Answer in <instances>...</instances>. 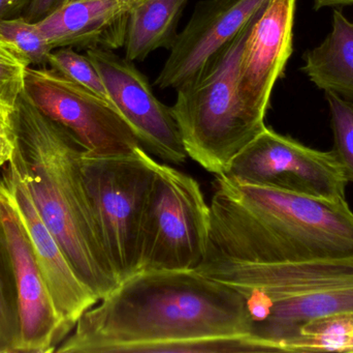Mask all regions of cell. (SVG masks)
<instances>
[{
	"mask_svg": "<svg viewBox=\"0 0 353 353\" xmlns=\"http://www.w3.org/2000/svg\"><path fill=\"white\" fill-rule=\"evenodd\" d=\"M244 296L196 269L137 271L87 310L58 353H144L159 344L251 334Z\"/></svg>",
	"mask_w": 353,
	"mask_h": 353,
	"instance_id": "obj_1",
	"label": "cell"
},
{
	"mask_svg": "<svg viewBox=\"0 0 353 353\" xmlns=\"http://www.w3.org/2000/svg\"><path fill=\"white\" fill-rule=\"evenodd\" d=\"M353 257V213L332 202L216 175L203 261L280 265Z\"/></svg>",
	"mask_w": 353,
	"mask_h": 353,
	"instance_id": "obj_2",
	"label": "cell"
},
{
	"mask_svg": "<svg viewBox=\"0 0 353 353\" xmlns=\"http://www.w3.org/2000/svg\"><path fill=\"white\" fill-rule=\"evenodd\" d=\"M6 120L14 144L10 163L74 273L101 300L120 282L105 252L83 180L80 158L84 149L23 91Z\"/></svg>",
	"mask_w": 353,
	"mask_h": 353,
	"instance_id": "obj_3",
	"label": "cell"
},
{
	"mask_svg": "<svg viewBox=\"0 0 353 353\" xmlns=\"http://www.w3.org/2000/svg\"><path fill=\"white\" fill-rule=\"evenodd\" d=\"M196 269L244 296L251 334L270 352H288L309 321L353 311V257L280 265L203 261Z\"/></svg>",
	"mask_w": 353,
	"mask_h": 353,
	"instance_id": "obj_4",
	"label": "cell"
},
{
	"mask_svg": "<svg viewBox=\"0 0 353 353\" xmlns=\"http://www.w3.org/2000/svg\"><path fill=\"white\" fill-rule=\"evenodd\" d=\"M261 12L195 80L176 88L170 107L187 155L215 176L228 173L236 155L267 126L247 109L236 89L241 53Z\"/></svg>",
	"mask_w": 353,
	"mask_h": 353,
	"instance_id": "obj_5",
	"label": "cell"
},
{
	"mask_svg": "<svg viewBox=\"0 0 353 353\" xmlns=\"http://www.w3.org/2000/svg\"><path fill=\"white\" fill-rule=\"evenodd\" d=\"M157 164L144 147L115 157L81 153L91 207L119 282L138 271L141 232Z\"/></svg>",
	"mask_w": 353,
	"mask_h": 353,
	"instance_id": "obj_6",
	"label": "cell"
},
{
	"mask_svg": "<svg viewBox=\"0 0 353 353\" xmlns=\"http://www.w3.org/2000/svg\"><path fill=\"white\" fill-rule=\"evenodd\" d=\"M210 205L199 182L157 164L141 232L138 271L196 269L207 254Z\"/></svg>",
	"mask_w": 353,
	"mask_h": 353,
	"instance_id": "obj_7",
	"label": "cell"
},
{
	"mask_svg": "<svg viewBox=\"0 0 353 353\" xmlns=\"http://www.w3.org/2000/svg\"><path fill=\"white\" fill-rule=\"evenodd\" d=\"M22 91L41 113L68 131L90 155H132L143 147L113 106L51 68H26Z\"/></svg>",
	"mask_w": 353,
	"mask_h": 353,
	"instance_id": "obj_8",
	"label": "cell"
},
{
	"mask_svg": "<svg viewBox=\"0 0 353 353\" xmlns=\"http://www.w3.org/2000/svg\"><path fill=\"white\" fill-rule=\"evenodd\" d=\"M225 175L311 198L347 201L348 182L332 151L311 149L268 126L236 155Z\"/></svg>",
	"mask_w": 353,
	"mask_h": 353,
	"instance_id": "obj_9",
	"label": "cell"
},
{
	"mask_svg": "<svg viewBox=\"0 0 353 353\" xmlns=\"http://www.w3.org/2000/svg\"><path fill=\"white\" fill-rule=\"evenodd\" d=\"M0 226L10 251L18 292L19 353L55 352L68 333L54 304L18 207L2 178Z\"/></svg>",
	"mask_w": 353,
	"mask_h": 353,
	"instance_id": "obj_10",
	"label": "cell"
},
{
	"mask_svg": "<svg viewBox=\"0 0 353 353\" xmlns=\"http://www.w3.org/2000/svg\"><path fill=\"white\" fill-rule=\"evenodd\" d=\"M86 55L103 78L116 111L143 147L163 161L184 163L188 155L171 108L155 97L148 79L134 62L101 48L86 50Z\"/></svg>",
	"mask_w": 353,
	"mask_h": 353,
	"instance_id": "obj_11",
	"label": "cell"
},
{
	"mask_svg": "<svg viewBox=\"0 0 353 353\" xmlns=\"http://www.w3.org/2000/svg\"><path fill=\"white\" fill-rule=\"evenodd\" d=\"M268 0H201L154 81L159 89L192 82L261 12Z\"/></svg>",
	"mask_w": 353,
	"mask_h": 353,
	"instance_id": "obj_12",
	"label": "cell"
},
{
	"mask_svg": "<svg viewBox=\"0 0 353 353\" xmlns=\"http://www.w3.org/2000/svg\"><path fill=\"white\" fill-rule=\"evenodd\" d=\"M296 0H268L241 53L236 89L247 109L265 120L276 83L294 51Z\"/></svg>",
	"mask_w": 353,
	"mask_h": 353,
	"instance_id": "obj_13",
	"label": "cell"
},
{
	"mask_svg": "<svg viewBox=\"0 0 353 353\" xmlns=\"http://www.w3.org/2000/svg\"><path fill=\"white\" fill-rule=\"evenodd\" d=\"M1 178L18 207L64 327L72 333L80 317L97 305L99 298L74 273L55 236L37 213L20 174L10 162Z\"/></svg>",
	"mask_w": 353,
	"mask_h": 353,
	"instance_id": "obj_14",
	"label": "cell"
},
{
	"mask_svg": "<svg viewBox=\"0 0 353 353\" xmlns=\"http://www.w3.org/2000/svg\"><path fill=\"white\" fill-rule=\"evenodd\" d=\"M132 2L70 0L37 23L52 50L124 47Z\"/></svg>",
	"mask_w": 353,
	"mask_h": 353,
	"instance_id": "obj_15",
	"label": "cell"
},
{
	"mask_svg": "<svg viewBox=\"0 0 353 353\" xmlns=\"http://www.w3.org/2000/svg\"><path fill=\"white\" fill-rule=\"evenodd\" d=\"M304 59L302 70L313 84L353 101V21L341 10H334L331 32Z\"/></svg>",
	"mask_w": 353,
	"mask_h": 353,
	"instance_id": "obj_16",
	"label": "cell"
},
{
	"mask_svg": "<svg viewBox=\"0 0 353 353\" xmlns=\"http://www.w3.org/2000/svg\"><path fill=\"white\" fill-rule=\"evenodd\" d=\"M189 0H136L132 2L126 30L125 58L142 62L159 49L171 50Z\"/></svg>",
	"mask_w": 353,
	"mask_h": 353,
	"instance_id": "obj_17",
	"label": "cell"
},
{
	"mask_svg": "<svg viewBox=\"0 0 353 353\" xmlns=\"http://www.w3.org/2000/svg\"><path fill=\"white\" fill-rule=\"evenodd\" d=\"M288 352L353 353V311L333 313L309 321Z\"/></svg>",
	"mask_w": 353,
	"mask_h": 353,
	"instance_id": "obj_18",
	"label": "cell"
},
{
	"mask_svg": "<svg viewBox=\"0 0 353 353\" xmlns=\"http://www.w3.org/2000/svg\"><path fill=\"white\" fill-rule=\"evenodd\" d=\"M18 292L10 251L0 226V353H19Z\"/></svg>",
	"mask_w": 353,
	"mask_h": 353,
	"instance_id": "obj_19",
	"label": "cell"
},
{
	"mask_svg": "<svg viewBox=\"0 0 353 353\" xmlns=\"http://www.w3.org/2000/svg\"><path fill=\"white\" fill-rule=\"evenodd\" d=\"M0 39L12 46L28 66H46L53 51L37 23L24 16L0 20Z\"/></svg>",
	"mask_w": 353,
	"mask_h": 353,
	"instance_id": "obj_20",
	"label": "cell"
},
{
	"mask_svg": "<svg viewBox=\"0 0 353 353\" xmlns=\"http://www.w3.org/2000/svg\"><path fill=\"white\" fill-rule=\"evenodd\" d=\"M236 353L270 352L265 342L252 334L216 336L186 341L159 344L147 348L144 353Z\"/></svg>",
	"mask_w": 353,
	"mask_h": 353,
	"instance_id": "obj_21",
	"label": "cell"
},
{
	"mask_svg": "<svg viewBox=\"0 0 353 353\" xmlns=\"http://www.w3.org/2000/svg\"><path fill=\"white\" fill-rule=\"evenodd\" d=\"M48 66L113 106L103 78L86 54L78 53L74 48H59L50 54Z\"/></svg>",
	"mask_w": 353,
	"mask_h": 353,
	"instance_id": "obj_22",
	"label": "cell"
},
{
	"mask_svg": "<svg viewBox=\"0 0 353 353\" xmlns=\"http://www.w3.org/2000/svg\"><path fill=\"white\" fill-rule=\"evenodd\" d=\"M334 135L332 153L347 182H353V103L333 93H325Z\"/></svg>",
	"mask_w": 353,
	"mask_h": 353,
	"instance_id": "obj_23",
	"label": "cell"
},
{
	"mask_svg": "<svg viewBox=\"0 0 353 353\" xmlns=\"http://www.w3.org/2000/svg\"><path fill=\"white\" fill-rule=\"evenodd\" d=\"M26 68L16 50L0 39V103L10 110L22 91Z\"/></svg>",
	"mask_w": 353,
	"mask_h": 353,
	"instance_id": "obj_24",
	"label": "cell"
},
{
	"mask_svg": "<svg viewBox=\"0 0 353 353\" xmlns=\"http://www.w3.org/2000/svg\"><path fill=\"white\" fill-rule=\"evenodd\" d=\"M66 1L68 0H32L23 16L30 22H39Z\"/></svg>",
	"mask_w": 353,
	"mask_h": 353,
	"instance_id": "obj_25",
	"label": "cell"
},
{
	"mask_svg": "<svg viewBox=\"0 0 353 353\" xmlns=\"http://www.w3.org/2000/svg\"><path fill=\"white\" fill-rule=\"evenodd\" d=\"M31 1L32 0H0V20L23 16Z\"/></svg>",
	"mask_w": 353,
	"mask_h": 353,
	"instance_id": "obj_26",
	"label": "cell"
},
{
	"mask_svg": "<svg viewBox=\"0 0 353 353\" xmlns=\"http://www.w3.org/2000/svg\"><path fill=\"white\" fill-rule=\"evenodd\" d=\"M14 151V140L8 124V128L0 132V167L12 160Z\"/></svg>",
	"mask_w": 353,
	"mask_h": 353,
	"instance_id": "obj_27",
	"label": "cell"
},
{
	"mask_svg": "<svg viewBox=\"0 0 353 353\" xmlns=\"http://www.w3.org/2000/svg\"><path fill=\"white\" fill-rule=\"evenodd\" d=\"M353 6V0H313L315 10L327 6Z\"/></svg>",
	"mask_w": 353,
	"mask_h": 353,
	"instance_id": "obj_28",
	"label": "cell"
},
{
	"mask_svg": "<svg viewBox=\"0 0 353 353\" xmlns=\"http://www.w3.org/2000/svg\"><path fill=\"white\" fill-rule=\"evenodd\" d=\"M8 112H10V109L6 108L3 104L0 103V118H8Z\"/></svg>",
	"mask_w": 353,
	"mask_h": 353,
	"instance_id": "obj_29",
	"label": "cell"
},
{
	"mask_svg": "<svg viewBox=\"0 0 353 353\" xmlns=\"http://www.w3.org/2000/svg\"><path fill=\"white\" fill-rule=\"evenodd\" d=\"M8 128V120L6 118H0V132Z\"/></svg>",
	"mask_w": 353,
	"mask_h": 353,
	"instance_id": "obj_30",
	"label": "cell"
},
{
	"mask_svg": "<svg viewBox=\"0 0 353 353\" xmlns=\"http://www.w3.org/2000/svg\"><path fill=\"white\" fill-rule=\"evenodd\" d=\"M68 1H70V0H68ZM124 1L134 2V1H136V0H124Z\"/></svg>",
	"mask_w": 353,
	"mask_h": 353,
	"instance_id": "obj_31",
	"label": "cell"
}]
</instances>
